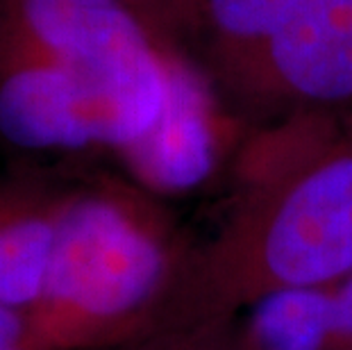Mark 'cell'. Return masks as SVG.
Segmentation results:
<instances>
[{
  "mask_svg": "<svg viewBox=\"0 0 352 350\" xmlns=\"http://www.w3.org/2000/svg\"><path fill=\"white\" fill-rule=\"evenodd\" d=\"M316 116V114H314ZM305 130L252 171L248 189L193 271L198 311L248 305L284 287L352 275V137Z\"/></svg>",
  "mask_w": 352,
  "mask_h": 350,
  "instance_id": "1",
  "label": "cell"
},
{
  "mask_svg": "<svg viewBox=\"0 0 352 350\" xmlns=\"http://www.w3.org/2000/svg\"><path fill=\"white\" fill-rule=\"evenodd\" d=\"M182 273L177 243L144 191L66 189L46 285L28 311L39 350H94L155 332Z\"/></svg>",
  "mask_w": 352,
  "mask_h": 350,
  "instance_id": "2",
  "label": "cell"
},
{
  "mask_svg": "<svg viewBox=\"0 0 352 350\" xmlns=\"http://www.w3.org/2000/svg\"><path fill=\"white\" fill-rule=\"evenodd\" d=\"M196 59L254 118L352 105V0H205Z\"/></svg>",
  "mask_w": 352,
  "mask_h": 350,
  "instance_id": "3",
  "label": "cell"
},
{
  "mask_svg": "<svg viewBox=\"0 0 352 350\" xmlns=\"http://www.w3.org/2000/svg\"><path fill=\"white\" fill-rule=\"evenodd\" d=\"M166 96L153 128L116 153L141 189L177 196L198 189L219 168L228 144L226 102L196 57L164 50Z\"/></svg>",
  "mask_w": 352,
  "mask_h": 350,
  "instance_id": "4",
  "label": "cell"
},
{
  "mask_svg": "<svg viewBox=\"0 0 352 350\" xmlns=\"http://www.w3.org/2000/svg\"><path fill=\"white\" fill-rule=\"evenodd\" d=\"M66 187L41 175H0V303L30 311L46 285Z\"/></svg>",
  "mask_w": 352,
  "mask_h": 350,
  "instance_id": "5",
  "label": "cell"
},
{
  "mask_svg": "<svg viewBox=\"0 0 352 350\" xmlns=\"http://www.w3.org/2000/svg\"><path fill=\"white\" fill-rule=\"evenodd\" d=\"M236 350H327L332 287H284L248 303Z\"/></svg>",
  "mask_w": 352,
  "mask_h": 350,
  "instance_id": "6",
  "label": "cell"
},
{
  "mask_svg": "<svg viewBox=\"0 0 352 350\" xmlns=\"http://www.w3.org/2000/svg\"><path fill=\"white\" fill-rule=\"evenodd\" d=\"M162 50L196 48L205 0H121Z\"/></svg>",
  "mask_w": 352,
  "mask_h": 350,
  "instance_id": "7",
  "label": "cell"
},
{
  "mask_svg": "<svg viewBox=\"0 0 352 350\" xmlns=\"http://www.w3.org/2000/svg\"><path fill=\"white\" fill-rule=\"evenodd\" d=\"M327 350H352V275L332 287V339Z\"/></svg>",
  "mask_w": 352,
  "mask_h": 350,
  "instance_id": "8",
  "label": "cell"
},
{
  "mask_svg": "<svg viewBox=\"0 0 352 350\" xmlns=\"http://www.w3.org/2000/svg\"><path fill=\"white\" fill-rule=\"evenodd\" d=\"M12 346H36L32 325L28 311L0 303V348Z\"/></svg>",
  "mask_w": 352,
  "mask_h": 350,
  "instance_id": "9",
  "label": "cell"
},
{
  "mask_svg": "<svg viewBox=\"0 0 352 350\" xmlns=\"http://www.w3.org/2000/svg\"><path fill=\"white\" fill-rule=\"evenodd\" d=\"M134 344H137L134 350H226L214 344H207L205 334L191 332H153L144 339L134 341Z\"/></svg>",
  "mask_w": 352,
  "mask_h": 350,
  "instance_id": "10",
  "label": "cell"
},
{
  "mask_svg": "<svg viewBox=\"0 0 352 350\" xmlns=\"http://www.w3.org/2000/svg\"><path fill=\"white\" fill-rule=\"evenodd\" d=\"M0 350H39L36 346H12V348H0Z\"/></svg>",
  "mask_w": 352,
  "mask_h": 350,
  "instance_id": "11",
  "label": "cell"
}]
</instances>
